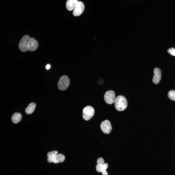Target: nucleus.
Wrapping results in <instances>:
<instances>
[{
  "instance_id": "8",
  "label": "nucleus",
  "mask_w": 175,
  "mask_h": 175,
  "mask_svg": "<svg viewBox=\"0 0 175 175\" xmlns=\"http://www.w3.org/2000/svg\"><path fill=\"white\" fill-rule=\"evenodd\" d=\"M154 75L152 79V81L156 84H158L160 81L161 78V71L159 68H155L154 70Z\"/></svg>"
},
{
  "instance_id": "1",
  "label": "nucleus",
  "mask_w": 175,
  "mask_h": 175,
  "mask_svg": "<svg viewBox=\"0 0 175 175\" xmlns=\"http://www.w3.org/2000/svg\"><path fill=\"white\" fill-rule=\"evenodd\" d=\"M114 106L116 109L120 111L125 110L127 106V102L125 97L122 95L116 97L114 101Z\"/></svg>"
},
{
  "instance_id": "3",
  "label": "nucleus",
  "mask_w": 175,
  "mask_h": 175,
  "mask_svg": "<svg viewBox=\"0 0 175 175\" xmlns=\"http://www.w3.org/2000/svg\"><path fill=\"white\" fill-rule=\"evenodd\" d=\"M94 112L93 108L91 106L88 105L85 107L83 110V117L84 120H88L93 116Z\"/></svg>"
},
{
  "instance_id": "13",
  "label": "nucleus",
  "mask_w": 175,
  "mask_h": 175,
  "mask_svg": "<svg viewBox=\"0 0 175 175\" xmlns=\"http://www.w3.org/2000/svg\"><path fill=\"white\" fill-rule=\"evenodd\" d=\"M65 159V157L63 155L59 154L56 155L52 162L54 164L62 163L64 161Z\"/></svg>"
},
{
  "instance_id": "6",
  "label": "nucleus",
  "mask_w": 175,
  "mask_h": 175,
  "mask_svg": "<svg viewBox=\"0 0 175 175\" xmlns=\"http://www.w3.org/2000/svg\"><path fill=\"white\" fill-rule=\"evenodd\" d=\"M100 128L102 131L106 134H109L112 129L110 122L107 120H105L101 123Z\"/></svg>"
},
{
  "instance_id": "18",
  "label": "nucleus",
  "mask_w": 175,
  "mask_h": 175,
  "mask_svg": "<svg viewBox=\"0 0 175 175\" xmlns=\"http://www.w3.org/2000/svg\"><path fill=\"white\" fill-rule=\"evenodd\" d=\"M104 159L102 158H100L98 159L97 162V164L103 165L104 164Z\"/></svg>"
},
{
  "instance_id": "19",
  "label": "nucleus",
  "mask_w": 175,
  "mask_h": 175,
  "mask_svg": "<svg viewBox=\"0 0 175 175\" xmlns=\"http://www.w3.org/2000/svg\"><path fill=\"white\" fill-rule=\"evenodd\" d=\"M50 64H47L46 67V68L48 70L50 69Z\"/></svg>"
},
{
  "instance_id": "9",
  "label": "nucleus",
  "mask_w": 175,
  "mask_h": 175,
  "mask_svg": "<svg viewBox=\"0 0 175 175\" xmlns=\"http://www.w3.org/2000/svg\"><path fill=\"white\" fill-rule=\"evenodd\" d=\"M38 43L37 40L33 38H30L28 41V50L29 51H35L37 48Z\"/></svg>"
},
{
  "instance_id": "14",
  "label": "nucleus",
  "mask_w": 175,
  "mask_h": 175,
  "mask_svg": "<svg viewBox=\"0 0 175 175\" xmlns=\"http://www.w3.org/2000/svg\"><path fill=\"white\" fill-rule=\"evenodd\" d=\"M57 153L58 152L56 151L48 152L47 154L48 162L49 163L52 162Z\"/></svg>"
},
{
  "instance_id": "7",
  "label": "nucleus",
  "mask_w": 175,
  "mask_h": 175,
  "mask_svg": "<svg viewBox=\"0 0 175 175\" xmlns=\"http://www.w3.org/2000/svg\"><path fill=\"white\" fill-rule=\"evenodd\" d=\"M84 9L85 7L83 3L81 1H78L73 11V15L76 16H79L83 12Z\"/></svg>"
},
{
  "instance_id": "17",
  "label": "nucleus",
  "mask_w": 175,
  "mask_h": 175,
  "mask_svg": "<svg viewBox=\"0 0 175 175\" xmlns=\"http://www.w3.org/2000/svg\"><path fill=\"white\" fill-rule=\"evenodd\" d=\"M168 52L170 55L175 56V49L172 47L168 49L167 50Z\"/></svg>"
},
{
  "instance_id": "12",
  "label": "nucleus",
  "mask_w": 175,
  "mask_h": 175,
  "mask_svg": "<svg viewBox=\"0 0 175 175\" xmlns=\"http://www.w3.org/2000/svg\"><path fill=\"white\" fill-rule=\"evenodd\" d=\"M36 106L35 104L34 103L32 102L30 103L25 109L26 113L27 114H30L32 113L35 110Z\"/></svg>"
},
{
  "instance_id": "15",
  "label": "nucleus",
  "mask_w": 175,
  "mask_h": 175,
  "mask_svg": "<svg viewBox=\"0 0 175 175\" xmlns=\"http://www.w3.org/2000/svg\"><path fill=\"white\" fill-rule=\"evenodd\" d=\"M108 165L107 163H104L102 165L101 172L102 174V175H108L107 172L106 171V169L108 167Z\"/></svg>"
},
{
  "instance_id": "5",
  "label": "nucleus",
  "mask_w": 175,
  "mask_h": 175,
  "mask_svg": "<svg viewBox=\"0 0 175 175\" xmlns=\"http://www.w3.org/2000/svg\"><path fill=\"white\" fill-rule=\"evenodd\" d=\"M115 95L114 92L112 90L106 92L104 95V99L105 102L109 104H111L114 102Z\"/></svg>"
},
{
  "instance_id": "11",
  "label": "nucleus",
  "mask_w": 175,
  "mask_h": 175,
  "mask_svg": "<svg viewBox=\"0 0 175 175\" xmlns=\"http://www.w3.org/2000/svg\"><path fill=\"white\" fill-rule=\"evenodd\" d=\"M22 118V115L21 114L17 112L15 113L12 116V121L13 123L16 124L20 121Z\"/></svg>"
},
{
  "instance_id": "2",
  "label": "nucleus",
  "mask_w": 175,
  "mask_h": 175,
  "mask_svg": "<svg viewBox=\"0 0 175 175\" xmlns=\"http://www.w3.org/2000/svg\"><path fill=\"white\" fill-rule=\"evenodd\" d=\"M70 83V81L68 77L63 75L59 79L58 84V88L60 90H65L68 87Z\"/></svg>"
},
{
  "instance_id": "10",
  "label": "nucleus",
  "mask_w": 175,
  "mask_h": 175,
  "mask_svg": "<svg viewBox=\"0 0 175 175\" xmlns=\"http://www.w3.org/2000/svg\"><path fill=\"white\" fill-rule=\"evenodd\" d=\"M78 1V0H67L66 4L67 9L69 11L74 9Z\"/></svg>"
},
{
  "instance_id": "16",
  "label": "nucleus",
  "mask_w": 175,
  "mask_h": 175,
  "mask_svg": "<svg viewBox=\"0 0 175 175\" xmlns=\"http://www.w3.org/2000/svg\"><path fill=\"white\" fill-rule=\"evenodd\" d=\"M168 96L170 99L175 101V91L171 90L169 91L168 94Z\"/></svg>"
},
{
  "instance_id": "4",
  "label": "nucleus",
  "mask_w": 175,
  "mask_h": 175,
  "mask_svg": "<svg viewBox=\"0 0 175 175\" xmlns=\"http://www.w3.org/2000/svg\"><path fill=\"white\" fill-rule=\"evenodd\" d=\"M30 38L29 35H26L21 39L19 44L18 47L22 52H25L28 50V41Z\"/></svg>"
}]
</instances>
